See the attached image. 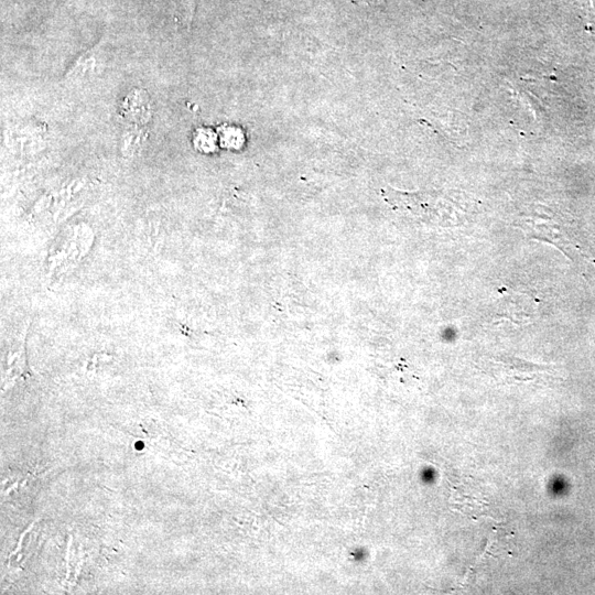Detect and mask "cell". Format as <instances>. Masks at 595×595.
<instances>
[]
</instances>
